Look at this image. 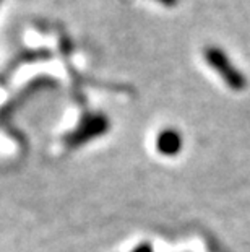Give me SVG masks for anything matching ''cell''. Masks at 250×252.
Masks as SVG:
<instances>
[{"instance_id": "1", "label": "cell", "mask_w": 250, "mask_h": 252, "mask_svg": "<svg viewBox=\"0 0 250 252\" xmlns=\"http://www.w3.org/2000/svg\"><path fill=\"white\" fill-rule=\"evenodd\" d=\"M203 57L206 63L222 78L227 87L234 91H241L247 87V78L241 73V70L234 65L226 56V52L218 46H208L205 47Z\"/></svg>"}, {"instance_id": "2", "label": "cell", "mask_w": 250, "mask_h": 252, "mask_svg": "<svg viewBox=\"0 0 250 252\" xmlns=\"http://www.w3.org/2000/svg\"><path fill=\"white\" fill-rule=\"evenodd\" d=\"M108 127H109V122L103 114L86 116L82 121V124L75 128V132L70 133L68 142L72 145H82L84 142L91 140L93 137H98L101 133H104L108 130Z\"/></svg>"}, {"instance_id": "3", "label": "cell", "mask_w": 250, "mask_h": 252, "mask_svg": "<svg viewBox=\"0 0 250 252\" xmlns=\"http://www.w3.org/2000/svg\"><path fill=\"white\" fill-rule=\"evenodd\" d=\"M180 148H182V137H180L179 132L167 128V130H164L158 135V150L163 155L174 157V155H177Z\"/></svg>"}, {"instance_id": "4", "label": "cell", "mask_w": 250, "mask_h": 252, "mask_svg": "<svg viewBox=\"0 0 250 252\" xmlns=\"http://www.w3.org/2000/svg\"><path fill=\"white\" fill-rule=\"evenodd\" d=\"M161 5H166V7H174V5H177L179 0H156Z\"/></svg>"}]
</instances>
